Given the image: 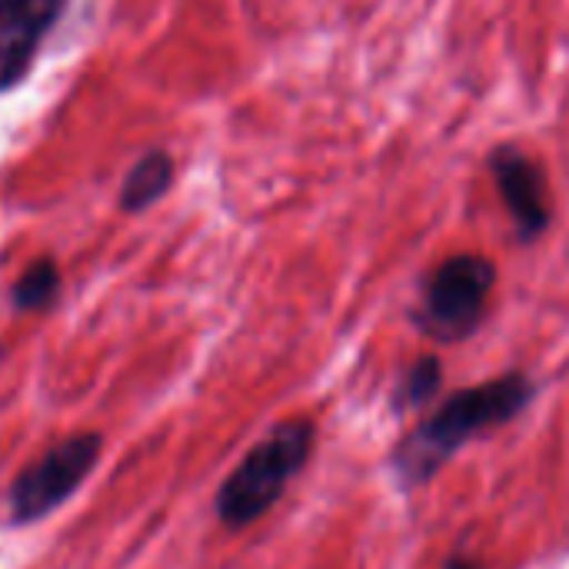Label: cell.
<instances>
[{
	"mask_svg": "<svg viewBox=\"0 0 569 569\" xmlns=\"http://www.w3.org/2000/svg\"><path fill=\"white\" fill-rule=\"evenodd\" d=\"M490 173L497 180V190L507 203V213L523 240H537L547 233L553 203H550V187L537 160H530L520 147H497L490 157Z\"/></svg>",
	"mask_w": 569,
	"mask_h": 569,
	"instance_id": "obj_5",
	"label": "cell"
},
{
	"mask_svg": "<svg viewBox=\"0 0 569 569\" xmlns=\"http://www.w3.org/2000/svg\"><path fill=\"white\" fill-rule=\"evenodd\" d=\"M103 440L97 433H77L50 447L40 460H33L7 493L10 520L13 523H33L47 513H53L77 487L90 477Z\"/></svg>",
	"mask_w": 569,
	"mask_h": 569,
	"instance_id": "obj_4",
	"label": "cell"
},
{
	"mask_svg": "<svg viewBox=\"0 0 569 569\" xmlns=\"http://www.w3.org/2000/svg\"><path fill=\"white\" fill-rule=\"evenodd\" d=\"M313 423L293 417L277 423L223 480L217 493V517L230 530L257 523L287 490V483L307 467L313 453Z\"/></svg>",
	"mask_w": 569,
	"mask_h": 569,
	"instance_id": "obj_2",
	"label": "cell"
},
{
	"mask_svg": "<svg viewBox=\"0 0 569 569\" xmlns=\"http://www.w3.org/2000/svg\"><path fill=\"white\" fill-rule=\"evenodd\" d=\"M170 177H173V163L167 153H147L123 180V210H143L150 207L157 197H163V190L170 187Z\"/></svg>",
	"mask_w": 569,
	"mask_h": 569,
	"instance_id": "obj_7",
	"label": "cell"
},
{
	"mask_svg": "<svg viewBox=\"0 0 569 569\" xmlns=\"http://www.w3.org/2000/svg\"><path fill=\"white\" fill-rule=\"evenodd\" d=\"M537 387L523 373H507L487 383H477L463 393H453L433 417H427L397 450H393V473L410 490L437 477L450 457H457L473 437L510 423L530 400Z\"/></svg>",
	"mask_w": 569,
	"mask_h": 569,
	"instance_id": "obj_1",
	"label": "cell"
},
{
	"mask_svg": "<svg viewBox=\"0 0 569 569\" xmlns=\"http://www.w3.org/2000/svg\"><path fill=\"white\" fill-rule=\"evenodd\" d=\"M57 13L60 0H0V90L27 73Z\"/></svg>",
	"mask_w": 569,
	"mask_h": 569,
	"instance_id": "obj_6",
	"label": "cell"
},
{
	"mask_svg": "<svg viewBox=\"0 0 569 569\" xmlns=\"http://www.w3.org/2000/svg\"><path fill=\"white\" fill-rule=\"evenodd\" d=\"M497 283V267L480 253H457L443 260L423 283L417 323L440 343L467 340L487 317Z\"/></svg>",
	"mask_w": 569,
	"mask_h": 569,
	"instance_id": "obj_3",
	"label": "cell"
},
{
	"mask_svg": "<svg viewBox=\"0 0 569 569\" xmlns=\"http://www.w3.org/2000/svg\"><path fill=\"white\" fill-rule=\"evenodd\" d=\"M447 569H480L477 563H470V560H463V557H453L450 563H447Z\"/></svg>",
	"mask_w": 569,
	"mask_h": 569,
	"instance_id": "obj_10",
	"label": "cell"
},
{
	"mask_svg": "<svg viewBox=\"0 0 569 569\" xmlns=\"http://www.w3.org/2000/svg\"><path fill=\"white\" fill-rule=\"evenodd\" d=\"M60 290V273L50 260H37L17 283H13V303L20 310H43L47 303H53Z\"/></svg>",
	"mask_w": 569,
	"mask_h": 569,
	"instance_id": "obj_8",
	"label": "cell"
},
{
	"mask_svg": "<svg viewBox=\"0 0 569 569\" xmlns=\"http://www.w3.org/2000/svg\"><path fill=\"white\" fill-rule=\"evenodd\" d=\"M440 383H443V367H440V360H437V357H420V360L407 370V377H403V383H400V390H397V403H400V407H420V403H427V400L440 390Z\"/></svg>",
	"mask_w": 569,
	"mask_h": 569,
	"instance_id": "obj_9",
	"label": "cell"
}]
</instances>
